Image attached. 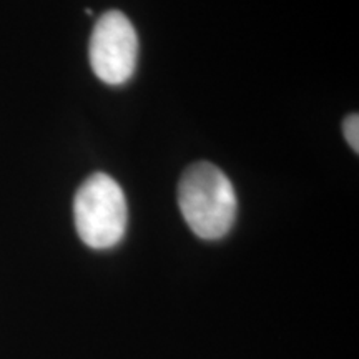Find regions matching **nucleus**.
Returning <instances> with one entry per match:
<instances>
[{"instance_id": "f257e3e1", "label": "nucleus", "mask_w": 359, "mask_h": 359, "mask_svg": "<svg viewBox=\"0 0 359 359\" xmlns=\"http://www.w3.org/2000/svg\"><path fill=\"white\" fill-rule=\"evenodd\" d=\"M178 206L196 236L219 240L235 223L236 193L222 170L200 161L188 167L180 178Z\"/></svg>"}, {"instance_id": "f03ea898", "label": "nucleus", "mask_w": 359, "mask_h": 359, "mask_svg": "<svg viewBox=\"0 0 359 359\" xmlns=\"http://www.w3.org/2000/svg\"><path fill=\"white\" fill-rule=\"evenodd\" d=\"M75 228L93 250L114 248L127 231L128 208L122 187L105 173H95L80 185L74 200Z\"/></svg>"}, {"instance_id": "7ed1b4c3", "label": "nucleus", "mask_w": 359, "mask_h": 359, "mask_svg": "<svg viewBox=\"0 0 359 359\" xmlns=\"http://www.w3.org/2000/svg\"><path fill=\"white\" fill-rule=\"evenodd\" d=\"M90 65L102 82L122 85L135 74L138 60V35L120 11H109L98 19L90 37Z\"/></svg>"}, {"instance_id": "20e7f679", "label": "nucleus", "mask_w": 359, "mask_h": 359, "mask_svg": "<svg viewBox=\"0 0 359 359\" xmlns=\"http://www.w3.org/2000/svg\"><path fill=\"white\" fill-rule=\"evenodd\" d=\"M343 132L349 143V147H351L354 151H359V116H358V114H351L346 116V120H344V123H343Z\"/></svg>"}]
</instances>
